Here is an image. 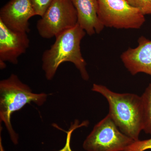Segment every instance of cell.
<instances>
[{
	"label": "cell",
	"instance_id": "obj_1",
	"mask_svg": "<svg viewBox=\"0 0 151 151\" xmlns=\"http://www.w3.org/2000/svg\"><path fill=\"white\" fill-rule=\"evenodd\" d=\"M86 32L77 24L76 26L57 36L50 48L44 52L42 56V69L45 78L51 80L58 68L63 63L74 64L82 78L88 81L89 76L86 69V63L81 51V41Z\"/></svg>",
	"mask_w": 151,
	"mask_h": 151
},
{
	"label": "cell",
	"instance_id": "obj_2",
	"mask_svg": "<svg viewBox=\"0 0 151 151\" xmlns=\"http://www.w3.org/2000/svg\"><path fill=\"white\" fill-rule=\"evenodd\" d=\"M92 90L102 94L107 100L108 114L120 131L134 141L139 140L143 129L141 97L132 93L113 92L101 84H93Z\"/></svg>",
	"mask_w": 151,
	"mask_h": 151
},
{
	"label": "cell",
	"instance_id": "obj_3",
	"mask_svg": "<svg viewBox=\"0 0 151 151\" xmlns=\"http://www.w3.org/2000/svg\"><path fill=\"white\" fill-rule=\"evenodd\" d=\"M47 97L45 93H33L29 86L13 73L0 81V120L4 124L15 145L18 143L19 137L12 126V114L31 103L42 106L46 102Z\"/></svg>",
	"mask_w": 151,
	"mask_h": 151
},
{
	"label": "cell",
	"instance_id": "obj_4",
	"mask_svg": "<svg viewBox=\"0 0 151 151\" xmlns=\"http://www.w3.org/2000/svg\"><path fill=\"white\" fill-rule=\"evenodd\" d=\"M98 16L104 26L117 29H139L145 16L127 0H97Z\"/></svg>",
	"mask_w": 151,
	"mask_h": 151
},
{
	"label": "cell",
	"instance_id": "obj_5",
	"mask_svg": "<svg viewBox=\"0 0 151 151\" xmlns=\"http://www.w3.org/2000/svg\"><path fill=\"white\" fill-rule=\"evenodd\" d=\"M77 12L71 0H54L38 20L37 29L42 37L50 39L77 24Z\"/></svg>",
	"mask_w": 151,
	"mask_h": 151
},
{
	"label": "cell",
	"instance_id": "obj_6",
	"mask_svg": "<svg viewBox=\"0 0 151 151\" xmlns=\"http://www.w3.org/2000/svg\"><path fill=\"white\" fill-rule=\"evenodd\" d=\"M134 141L120 131L108 114L95 125L83 147L87 151H124Z\"/></svg>",
	"mask_w": 151,
	"mask_h": 151
},
{
	"label": "cell",
	"instance_id": "obj_7",
	"mask_svg": "<svg viewBox=\"0 0 151 151\" xmlns=\"http://www.w3.org/2000/svg\"><path fill=\"white\" fill-rule=\"evenodd\" d=\"M27 33L13 30L0 21V67L5 68V62L16 65L18 58L29 46Z\"/></svg>",
	"mask_w": 151,
	"mask_h": 151
},
{
	"label": "cell",
	"instance_id": "obj_8",
	"mask_svg": "<svg viewBox=\"0 0 151 151\" xmlns=\"http://www.w3.org/2000/svg\"><path fill=\"white\" fill-rule=\"evenodd\" d=\"M36 15L30 0H10L0 10V21L7 27L28 33L29 19Z\"/></svg>",
	"mask_w": 151,
	"mask_h": 151
},
{
	"label": "cell",
	"instance_id": "obj_9",
	"mask_svg": "<svg viewBox=\"0 0 151 151\" xmlns=\"http://www.w3.org/2000/svg\"><path fill=\"white\" fill-rule=\"evenodd\" d=\"M138 43L137 47H129L123 52L121 59L132 75L143 73L151 76V40L142 36Z\"/></svg>",
	"mask_w": 151,
	"mask_h": 151
},
{
	"label": "cell",
	"instance_id": "obj_10",
	"mask_svg": "<svg viewBox=\"0 0 151 151\" xmlns=\"http://www.w3.org/2000/svg\"><path fill=\"white\" fill-rule=\"evenodd\" d=\"M77 12V24L92 36L100 34L105 27L98 16L97 0H71Z\"/></svg>",
	"mask_w": 151,
	"mask_h": 151
},
{
	"label": "cell",
	"instance_id": "obj_11",
	"mask_svg": "<svg viewBox=\"0 0 151 151\" xmlns=\"http://www.w3.org/2000/svg\"><path fill=\"white\" fill-rule=\"evenodd\" d=\"M143 109V131L151 135V84L141 96Z\"/></svg>",
	"mask_w": 151,
	"mask_h": 151
},
{
	"label": "cell",
	"instance_id": "obj_12",
	"mask_svg": "<svg viewBox=\"0 0 151 151\" xmlns=\"http://www.w3.org/2000/svg\"><path fill=\"white\" fill-rule=\"evenodd\" d=\"M131 5L137 9L143 15L151 14V0H127Z\"/></svg>",
	"mask_w": 151,
	"mask_h": 151
},
{
	"label": "cell",
	"instance_id": "obj_13",
	"mask_svg": "<svg viewBox=\"0 0 151 151\" xmlns=\"http://www.w3.org/2000/svg\"><path fill=\"white\" fill-rule=\"evenodd\" d=\"M36 15L41 17L44 14L47 10L54 0H30Z\"/></svg>",
	"mask_w": 151,
	"mask_h": 151
},
{
	"label": "cell",
	"instance_id": "obj_14",
	"mask_svg": "<svg viewBox=\"0 0 151 151\" xmlns=\"http://www.w3.org/2000/svg\"><path fill=\"white\" fill-rule=\"evenodd\" d=\"M151 150V139L134 141L124 151H145Z\"/></svg>",
	"mask_w": 151,
	"mask_h": 151
},
{
	"label": "cell",
	"instance_id": "obj_15",
	"mask_svg": "<svg viewBox=\"0 0 151 151\" xmlns=\"http://www.w3.org/2000/svg\"><path fill=\"white\" fill-rule=\"evenodd\" d=\"M87 122H84V123L79 124L78 121H76L74 124H71L70 128L67 132L66 143L65 146L61 150L58 151H73L71 150L70 146V138L72 132L77 128L83 126H86Z\"/></svg>",
	"mask_w": 151,
	"mask_h": 151
},
{
	"label": "cell",
	"instance_id": "obj_16",
	"mask_svg": "<svg viewBox=\"0 0 151 151\" xmlns=\"http://www.w3.org/2000/svg\"><path fill=\"white\" fill-rule=\"evenodd\" d=\"M0 151H5L4 147H3L2 143V139L1 136L0 137Z\"/></svg>",
	"mask_w": 151,
	"mask_h": 151
}]
</instances>
